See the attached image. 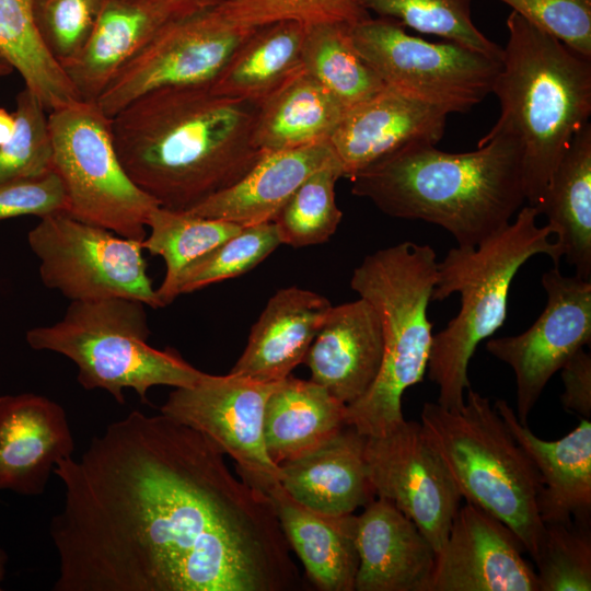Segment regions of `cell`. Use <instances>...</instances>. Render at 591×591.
I'll list each match as a JSON object with an SVG mask.
<instances>
[{
    "label": "cell",
    "mask_w": 591,
    "mask_h": 591,
    "mask_svg": "<svg viewBox=\"0 0 591 591\" xmlns=\"http://www.w3.org/2000/svg\"><path fill=\"white\" fill-rule=\"evenodd\" d=\"M8 560V554L2 548H0V590H2L1 582L5 577Z\"/></svg>",
    "instance_id": "47"
},
{
    "label": "cell",
    "mask_w": 591,
    "mask_h": 591,
    "mask_svg": "<svg viewBox=\"0 0 591 591\" xmlns=\"http://www.w3.org/2000/svg\"><path fill=\"white\" fill-rule=\"evenodd\" d=\"M259 103L205 86L148 92L111 118L130 179L160 207L187 211L239 182L263 157Z\"/></svg>",
    "instance_id": "2"
},
{
    "label": "cell",
    "mask_w": 591,
    "mask_h": 591,
    "mask_svg": "<svg viewBox=\"0 0 591 591\" xmlns=\"http://www.w3.org/2000/svg\"><path fill=\"white\" fill-rule=\"evenodd\" d=\"M146 306L127 298L71 301L60 321L28 329L25 339L34 350L57 352L76 363L83 389L105 390L118 404H125L124 390L131 389L147 403L151 387L190 386L204 372L176 350L148 344Z\"/></svg>",
    "instance_id": "8"
},
{
    "label": "cell",
    "mask_w": 591,
    "mask_h": 591,
    "mask_svg": "<svg viewBox=\"0 0 591 591\" xmlns=\"http://www.w3.org/2000/svg\"><path fill=\"white\" fill-rule=\"evenodd\" d=\"M256 27L244 25L217 0L170 19L95 101L112 118L137 97L164 88H210Z\"/></svg>",
    "instance_id": "12"
},
{
    "label": "cell",
    "mask_w": 591,
    "mask_h": 591,
    "mask_svg": "<svg viewBox=\"0 0 591 591\" xmlns=\"http://www.w3.org/2000/svg\"><path fill=\"white\" fill-rule=\"evenodd\" d=\"M356 591H425L436 552L391 501L375 497L355 515Z\"/></svg>",
    "instance_id": "20"
},
{
    "label": "cell",
    "mask_w": 591,
    "mask_h": 591,
    "mask_svg": "<svg viewBox=\"0 0 591 591\" xmlns=\"http://www.w3.org/2000/svg\"><path fill=\"white\" fill-rule=\"evenodd\" d=\"M153 3L169 7L177 12H186L199 5L207 3L210 0H146Z\"/></svg>",
    "instance_id": "45"
},
{
    "label": "cell",
    "mask_w": 591,
    "mask_h": 591,
    "mask_svg": "<svg viewBox=\"0 0 591 591\" xmlns=\"http://www.w3.org/2000/svg\"><path fill=\"white\" fill-rule=\"evenodd\" d=\"M564 393L560 403L568 413L591 417V355L578 349L563 366Z\"/></svg>",
    "instance_id": "43"
},
{
    "label": "cell",
    "mask_w": 591,
    "mask_h": 591,
    "mask_svg": "<svg viewBox=\"0 0 591 591\" xmlns=\"http://www.w3.org/2000/svg\"><path fill=\"white\" fill-rule=\"evenodd\" d=\"M535 206H522L513 222L477 246L451 248L437 264L431 300L452 293L461 297L457 315L432 337L427 366L439 390L437 403L447 409L463 406L471 387L467 369L476 347L500 328L507 317L512 280L521 266L535 255H546L558 266L563 257L546 224L538 227Z\"/></svg>",
    "instance_id": "5"
},
{
    "label": "cell",
    "mask_w": 591,
    "mask_h": 591,
    "mask_svg": "<svg viewBox=\"0 0 591 591\" xmlns=\"http://www.w3.org/2000/svg\"><path fill=\"white\" fill-rule=\"evenodd\" d=\"M27 241L39 259L42 282L71 301L127 298L162 308L140 241L66 212L40 217Z\"/></svg>",
    "instance_id": "11"
},
{
    "label": "cell",
    "mask_w": 591,
    "mask_h": 591,
    "mask_svg": "<svg viewBox=\"0 0 591 591\" xmlns=\"http://www.w3.org/2000/svg\"><path fill=\"white\" fill-rule=\"evenodd\" d=\"M332 303L299 287L279 289L252 326L231 373L277 383L303 363Z\"/></svg>",
    "instance_id": "24"
},
{
    "label": "cell",
    "mask_w": 591,
    "mask_h": 591,
    "mask_svg": "<svg viewBox=\"0 0 591 591\" xmlns=\"http://www.w3.org/2000/svg\"><path fill=\"white\" fill-rule=\"evenodd\" d=\"M76 449L65 408L36 393L0 395V490L43 494Z\"/></svg>",
    "instance_id": "17"
},
{
    "label": "cell",
    "mask_w": 591,
    "mask_h": 591,
    "mask_svg": "<svg viewBox=\"0 0 591 591\" xmlns=\"http://www.w3.org/2000/svg\"><path fill=\"white\" fill-rule=\"evenodd\" d=\"M47 109L27 88L16 95L15 131L0 147V183L44 174L53 165Z\"/></svg>",
    "instance_id": "38"
},
{
    "label": "cell",
    "mask_w": 591,
    "mask_h": 591,
    "mask_svg": "<svg viewBox=\"0 0 591 591\" xmlns=\"http://www.w3.org/2000/svg\"><path fill=\"white\" fill-rule=\"evenodd\" d=\"M534 563L538 591H590V523H545Z\"/></svg>",
    "instance_id": "37"
},
{
    "label": "cell",
    "mask_w": 591,
    "mask_h": 591,
    "mask_svg": "<svg viewBox=\"0 0 591 591\" xmlns=\"http://www.w3.org/2000/svg\"><path fill=\"white\" fill-rule=\"evenodd\" d=\"M15 116L0 107V147L7 143L15 131Z\"/></svg>",
    "instance_id": "44"
},
{
    "label": "cell",
    "mask_w": 591,
    "mask_h": 591,
    "mask_svg": "<svg viewBox=\"0 0 591 591\" xmlns=\"http://www.w3.org/2000/svg\"><path fill=\"white\" fill-rule=\"evenodd\" d=\"M279 245L281 241L273 221L244 225L183 271L177 285L178 296L245 274Z\"/></svg>",
    "instance_id": "36"
},
{
    "label": "cell",
    "mask_w": 591,
    "mask_h": 591,
    "mask_svg": "<svg viewBox=\"0 0 591 591\" xmlns=\"http://www.w3.org/2000/svg\"><path fill=\"white\" fill-rule=\"evenodd\" d=\"M349 23L305 24L302 68L347 111L372 97L386 84L356 49Z\"/></svg>",
    "instance_id": "31"
},
{
    "label": "cell",
    "mask_w": 591,
    "mask_h": 591,
    "mask_svg": "<svg viewBox=\"0 0 591 591\" xmlns=\"http://www.w3.org/2000/svg\"><path fill=\"white\" fill-rule=\"evenodd\" d=\"M340 177L343 167L335 158L301 183L273 220L281 244L304 247L329 240L343 218L335 198Z\"/></svg>",
    "instance_id": "34"
},
{
    "label": "cell",
    "mask_w": 591,
    "mask_h": 591,
    "mask_svg": "<svg viewBox=\"0 0 591 591\" xmlns=\"http://www.w3.org/2000/svg\"><path fill=\"white\" fill-rule=\"evenodd\" d=\"M304 30V23L290 20L256 27L209 89L262 103L302 69Z\"/></svg>",
    "instance_id": "30"
},
{
    "label": "cell",
    "mask_w": 591,
    "mask_h": 591,
    "mask_svg": "<svg viewBox=\"0 0 591 591\" xmlns=\"http://www.w3.org/2000/svg\"><path fill=\"white\" fill-rule=\"evenodd\" d=\"M547 303L522 334L490 338L486 349L509 364L515 378V415L528 424L551 378L591 343V280L563 275L558 266L542 276Z\"/></svg>",
    "instance_id": "14"
},
{
    "label": "cell",
    "mask_w": 591,
    "mask_h": 591,
    "mask_svg": "<svg viewBox=\"0 0 591 591\" xmlns=\"http://www.w3.org/2000/svg\"><path fill=\"white\" fill-rule=\"evenodd\" d=\"M530 23L591 58V0H499Z\"/></svg>",
    "instance_id": "41"
},
{
    "label": "cell",
    "mask_w": 591,
    "mask_h": 591,
    "mask_svg": "<svg viewBox=\"0 0 591 591\" xmlns=\"http://www.w3.org/2000/svg\"><path fill=\"white\" fill-rule=\"evenodd\" d=\"M0 53L47 112L81 100L37 32L32 0H0Z\"/></svg>",
    "instance_id": "32"
},
{
    "label": "cell",
    "mask_w": 591,
    "mask_h": 591,
    "mask_svg": "<svg viewBox=\"0 0 591 591\" xmlns=\"http://www.w3.org/2000/svg\"><path fill=\"white\" fill-rule=\"evenodd\" d=\"M520 540L500 520L466 502L436 553L425 591H538Z\"/></svg>",
    "instance_id": "16"
},
{
    "label": "cell",
    "mask_w": 591,
    "mask_h": 591,
    "mask_svg": "<svg viewBox=\"0 0 591 591\" xmlns=\"http://www.w3.org/2000/svg\"><path fill=\"white\" fill-rule=\"evenodd\" d=\"M366 439L346 426L315 451L278 465L280 485L314 511L352 514L375 498L364 460Z\"/></svg>",
    "instance_id": "25"
},
{
    "label": "cell",
    "mask_w": 591,
    "mask_h": 591,
    "mask_svg": "<svg viewBox=\"0 0 591 591\" xmlns=\"http://www.w3.org/2000/svg\"><path fill=\"white\" fill-rule=\"evenodd\" d=\"M349 179L354 195L385 215L439 225L457 246H477L501 231L526 201L521 148L502 134L461 153L414 142Z\"/></svg>",
    "instance_id": "3"
},
{
    "label": "cell",
    "mask_w": 591,
    "mask_h": 591,
    "mask_svg": "<svg viewBox=\"0 0 591 591\" xmlns=\"http://www.w3.org/2000/svg\"><path fill=\"white\" fill-rule=\"evenodd\" d=\"M277 384L204 372L193 385L174 387L161 414L207 436L234 460L235 470L279 479L263 431L266 402Z\"/></svg>",
    "instance_id": "15"
},
{
    "label": "cell",
    "mask_w": 591,
    "mask_h": 591,
    "mask_svg": "<svg viewBox=\"0 0 591 591\" xmlns=\"http://www.w3.org/2000/svg\"><path fill=\"white\" fill-rule=\"evenodd\" d=\"M66 211V193L53 170L0 183V221L22 216L40 218Z\"/></svg>",
    "instance_id": "42"
},
{
    "label": "cell",
    "mask_w": 591,
    "mask_h": 591,
    "mask_svg": "<svg viewBox=\"0 0 591 591\" xmlns=\"http://www.w3.org/2000/svg\"><path fill=\"white\" fill-rule=\"evenodd\" d=\"M37 32L59 62L74 56L90 36L103 0H32Z\"/></svg>",
    "instance_id": "40"
},
{
    "label": "cell",
    "mask_w": 591,
    "mask_h": 591,
    "mask_svg": "<svg viewBox=\"0 0 591 591\" xmlns=\"http://www.w3.org/2000/svg\"><path fill=\"white\" fill-rule=\"evenodd\" d=\"M380 317L363 298L332 305L303 363L311 381L346 406L362 397L374 383L382 363Z\"/></svg>",
    "instance_id": "19"
},
{
    "label": "cell",
    "mask_w": 591,
    "mask_h": 591,
    "mask_svg": "<svg viewBox=\"0 0 591 591\" xmlns=\"http://www.w3.org/2000/svg\"><path fill=\"white\" fill-rule=\"evenodd\" d=\"M235 471L269 497L285 537L311 583L320 591H354L359 565L355 514L314 511L290 497L277 478Z\"/></svg>",
    "instance_id": "21"
},
{
    "label": "cell",
    "mask_w": 591,
    "mask_h": 591,
    "mask_svg": "<svg viewBox=\"0 0 591 591\" xmlns=\"http://www.w3.org/2000/svg\"><path fill=\"white\" fill-rule=\"evenodd\" d=\"M367 13L393 20L404 27L432 34L444 40L501 60L503 49L487 38L471 16L472 0H355Z\"/></svg>",
    "instance_id": "35"
},
{
    "label": "cell",
    "mask_w": 591,
    "mask_h": 591,
    "mask_svg": "<svg viewBox=\"0 0 591 591\" xmlns=\"http://www.w3.org/2000/svg\"><path fill=\"white\" fill-rule=\"evenodd\" d=\"M494 408L515 441L531 457L542 479L537 506L545 523H590L591 515V422H581L565 437L546 441L528 424L519 421L514 409L503 399Z\"/></svg>",
    "instance_id": "22"
},
{
    "label": "cell",
    "mask_w": 591,
    "mask_h": 591,
    "mask_svg": "<svg viewBox=\"0 0 591 591\" xmlns=\"http://www.w3.org/2000/svg\"><path fill=\"white\" fill-rule=\"evenodd\" d=\"M200 431L132 410L54 474V591H268L292 564L269 497Z\"/></svg>",
    "instance_id": "1"
},
{
    "label": "cell",
    "mask_w": 591,
    "mask_h": 591,
    "mask_svg": "<svg viewBox=\"0 0 591 591\" xmlns=\"http://www.w3.org/2000/svg\"><path fill=\"white\" fill-rule=\"evenodd\" d=\"M182 13L146 0H103L84 45L60 62L81 100L95 102L160 27Z\"/></svg>",
    "instance_id": "23"
},
{
    "label": "cell",
    "mask_w": 591,
    "mask_h": 591,
    "mask_svg": "<svg viewBox=\"0 0 591 591\" xmlns=\"http://www.w3.org/2000/svg\"><path fill=\"white\" fill-rule=\"evenodd\" d=\"M364 460L375 497L410 519L437 553L462 496L420 422L404 420L382 436L367 437Z\"/></svg>",
    "instance_id": "13"
},
{
    "label": "cell",
    "mask_w": 591,
    "mask_h": 591,
    "mask_svg": "<svg viewBox=\"0 0 591 591\" xmlns=\"http://www.w3.org/2000/svg\"><path fill=\"white\" fill-rule=\"evenodd\" d=\"M351 40L383 82L451 113H465L491 93L501 60L457 43H432L403 25L370 15L349 28Z\"/></svg>",
    "instance_id": "10"
},
{
    "label": "cell",
    "mask_w": 591,
    "mask_h": 591,
    "mask_svg": "<svg viewBox=\"0 0 591 591\" xmlns=\"http://www.w3.org/2000/svg\"><path fill=\"white\" fill-rule=\"evenodd\" d=\"M346 405L311 380L278 382L264 412V441L275 465L321 448L346 425Z\"/></svg>",
    "instance_id": "27"
},
{
    "label": "cell",
    "mask_w": 591,
    "mask_h": 591,
    "mask_svg": "<svg viewBox=\"0 0 591 591\" xmlns=\"http://www.w3.org/2000/svg\"><path fill=\"white\" fill-rule=\"evenodd\" d=\"M448 113L391 86L350 107L328 142L344 177L414 142L438 143Z\"/></svg>",
    "instance_id": "18"
},
{
    "label": "cell",
    "mask_w": 591,
    "mask_h": 591,
    "mask_svg": "<svg viewBox=\"0 0 591 591\" xmlns=\"http://www.w3.org/2000/svg\"><path fill=\"white\" fill-rule=\"evenodd\" d=\"M493 91L499 117L487 135L513 138L522 152L528 205L535 206L573 136L591 114V58L512 11Z\"/></svg>",
    "instance_id": "4"
},
{
    "label": "cell",
    "mask_w": 591,
    "mask_h": 591,
    "mask_svg": "<svg viewBox=\"0 0 591 591\" xmlns=\"http://www.w3.org/2000/svg\"><path fill=\"white\" fill-rule=\"evenodd\" d=\"M346 112L302 68L259 103L255 143L267 153L328 141Z\"/></svg>",
    "instance_id": "29"
},
{
    "label": "cell",
    "mask_w": 591,
    "mask_h": 591,
    "mask_svg": "<svg viewBox=\"0 0 591 591\" xmlns=\"http://www.w3.org/2000/svg\"><path fill=\"white\" fill-rule=\"evenodd\" d=\"M335 158L328 141L264 153L239 182L186 212L242 227L273 221L301 183Z\"/></svg>",
    "instance_id": "26"
},
{
    "label": "cell",
    "mask_w": 591,
    "mask_h": 591,
    "mask_svg": "<svg viewBox=\"0 0 591 591\" xmlns=\"http://www.w3.org/2000/svg\"><path fill=\"white\" fill-rule=\"evenodd\" d=\"M437 264L430 245L407 241L367 255L354 269L350 287L375 309L383 333L379 374L369 391L346 407V425L364 437L401 425L403 394L424 380L433 337L427 310Z\"/></svg>",
    "instance_id": "6"
},
{
    "label": "cell",
    "mask_w": 591,
    "mask_h": 591,
    "mask_svg": "<svg viewBox=\"0 0 591 591\" xmlns=\"http://www.w3.org/2000/svg\"><path fill=\"white\" fill-rule=\"evenodd\" d=\"M14 71L12 65L8 59L0 53V77L8 76Z\"/></svg>",
    "instance_id": "46"
},
{
    "label": "cell",
    "mask_w": 591,
    "mask_h": 591,
    "mask_svg": "<svg viewBox=\"0 0 591 591\" xmlns=\"http://www.w3.org/2000/svg\"><path fill=\"white\" fill-rule=\"evenodd\" d=\"M420 425L462 498L506 524L534 560L545 530L541 475L489 399L470 387L459 409L425 403Z\"/></svg>",
    "instance_id": "7"
},
{
    "label": "cell",
    "mask_w": 591,
    "mask_h": 591,
    "mask_svg": "<svg viewBox=\"0 0 591 591\" xmlns=\"http://www.w3.org/2000/svg\"><path fill=\"white\" fill-rule=\"evenodd\" d=\"M233 20L250 27L278 21L354 24L369 15L355 0H217Z\"/></svg>",
    "instance_id": "39"
},
{
    "label": "cell",
    "mask_w": 591,
    "mask_h": 591,
    "mask_svg": "<svg viewBox=\"0 0 591 591\" xmlns=\"http://www.w3.org/2000/svg\"><path fill=\"white\" fill-rule=\"evenodd\" d=\"M150 233L142 241L143 250L161 256L165 275L157 289L162 306L177 297V285L183 271L196 259L236 234L242 225L200 217L163 207L154 208L147 222Z\"/></svg>",
    "instance_id": "33"
},
{
    "label": "cell",
    "mask_w": 591,
    "mask_h": 591,
    "mask_svg": "<svg viewBox=\"0 0 591 591\" xmlns=\"http://www.w3.org/2000/svg\"><path fill=\"white\" fill-rule=\"evenodd\" d=\"M53 171L69 216L142 242L159 204L128 176L118 158L111 118L96 102L78 100L48 112Z\"/></svg>",
    "instance_id": "9"
},
{
    "label": "cell",
    "mask_w": 591,
    "mask_h": 591,
    "mask_svg": "<svg viewBox=\"0 0 591 591\" xmlns=\"http://www.w3.org/2000/svg\"><path fill=\"white\" fill-rule=\"evenodd\" d=\"M576 276L591 280V124L572 138L535 205Z\"/></svg>",
    "instance_id": "28"
}]
</instances>
